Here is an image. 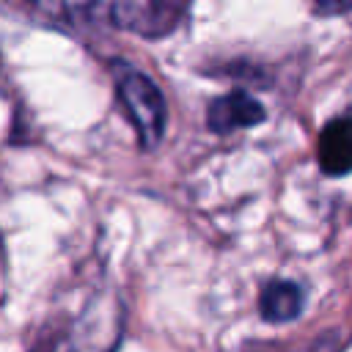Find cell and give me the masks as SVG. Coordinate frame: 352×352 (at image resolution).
<instances>
[{
    "label": "cell",
    "instance_id": "277c9868",
    "mask_svg": "<svg viewBox=\"0 0 352 352\" xmlns=\"http://www.w3.org/2000/svg\"><path fill=\"white\" fill-rule=\"evenodd\" d=\"M319 168L327 176L352 173V116H341L324 124L316 143Z\"/></svg>",
    "mask_w": 352,
    "mask_h": 352
},
{
    "label": "cell",
    "instance_id": "8992f818",
    "mask_svg": "<svg viewBox=\"0 0 352 352\" xmlns=\"http://www.w3.org/2000/svg\"><path fill=\"white\" fill-rule=\"evenodd\" d=\"M344 11H352V3H316L314 6V14H344Z\"/></svg>",
    "mask_w": 352,
    "mask_h": 352
},
{
    "label": "cell",
    "instance_id": "7a4b0ae2",
    "mask_svg": "<svg viewBox=\"0 0 352 352\" xmlns=\"http://www.w3.org/2000/svg\"><path fill=\"white\" fill-rule=\"evenodd\" d=\"M187 3L168 0H124L104 3V22L121 30H129L140 38H165L187 16Z\"/></svg>",
    "mask_w": 352,
    "mask_h": 352
},
{
    "label": "cell",
    "instance_id": "6da1fadb",
    "mask_svg": "<svg viewBox=\"0 0 352 352\" xmlns=\"http://www.w3.org/2000/svg\"><path fill=\"white\" fill-rule=\"evenodd\" d=\"M110 72L116 80L118 102L126 110V116L138 132L140 148H146V151L157 148L162 140V132H165V118H168L165 96H162L160 85L148 74H143L140 69H135L124 60H113Z\"/></svg>",
    "mask_w": 352,
    "mask_h": 352
},
{
    "label": "cell",
    "instance_id": "3957f363",
    "mask_svg": "<svg viewBox=\"0 0 352 352\" xmlns=\"http://www.w3.org/2000/svg\"><path fill=\"white\" fill-rule=\"evenodd\" d=\"M267 118V110L264 104L242 91V88H234L217 99H212L209 110H206V126L217 135H228L234 129H248V126H256Z\"/></svg>",
    "mask_w": 352,
    "mask_h": 352
},
{
    "label": "cell",
    "instance_id": "5b68a950",
    "mask_svg": "<svg viewBox=\"0 0 352 352\" xmlns=\"http://www.w3.org/2000/svg\"><path fill=\"white\" fill-rule=\"evenodd\" d=\"M302 302H305L302 286L294 280H283V278L270 280L258 294V311L272 324H283V322L297 319L302 314Z\"/></svg>",
    "mask_w": 352,
    "mask_h": 352
}]
</instances>
